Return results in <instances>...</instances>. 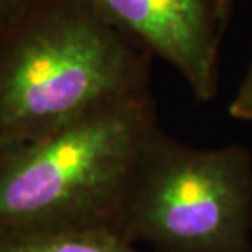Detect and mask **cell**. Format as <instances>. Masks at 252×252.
Here are the masks:
<instances>
[{
	"instance_id": "cell-8",
	"label": "cell",
	"mask_w": 252,
	"mask_h": 252,
	"mask_svg": "<svg viewBox=\"0 0 252 252\" xmlns=\"http://www.w3.org/2000/svg\"><path fill=\"white\" fill-rule=\"evenodd\" d=\"M231 2H233V3H236V0H231Z\"/></svg>"
},
{
	"instance_id": "cell-2",
	"label": "cell",
	"mask_w": 252,
	"mask_h": 252,
	"mask_svg": "<svg viewBox=\"0 0 252 252\" xmlns=\"http://www.w3.org/2000/svg\"><path fill=\"white\" fill-rule=\"evenodd\" d=\"M159 131L146 90L0 153V231L117 229L136 170Z\"/></svg>"
},
{
	"instance_id": "cell-1",
	"label": "cell",
	"mask_w": 252,
	"mask_h": 252,
	"mask_svg": "<svg viewBox=\"0 0 252 252\" xmlns=\"http://www.w3.org/2000/svg\"><path fill=\"white\" fill-rule=\"evenodd\" d=\"M151 61L89 0H41L0 32V153L149 90Z\"/></svg>"
},
{
	"instance_id": "cell-6",
	"label": "cell",
	"mask_w": 252,
	"mask_h": 252,
	"mask_svg": "<svg viewBox=\"0 0 252 252\" xmlns=\"http://www.w3.org/2000/svg\"><path fill=\"white\" fill-rule=\"evenodd\" d=\"M229 115L239 122H252V61L229 102Z\"/></svg>"
},
{
	"instance_id": "cell-3",
	"label": "cell",
	"mask_w": 252,
	"mask_h": 252,
	"mask_svg": "<svg viewBox=\"0 0 252 252\" xmlns=\"http://www.w3.org/2000/svg\"><path fill=\"white\" fill-rule=\"evenodd\" d=\"M117 229L160 252H248L251 151L196 149L160 129L141 159Z\"/></svg>"
},
{
	"instance_id": "cell-5",
	"label": "cell",
	"mask_w": 252,
	"mask_h": 252,
	"mask_svg": "<svg viewBox=\"0 0 252 252\" xmlns=\"http://www.w3.org/2000/svg\"><path fill=\"white\" fill-rule=\"evenodd\" d=\"M0 252H141L108 226L0 231Z\"/></svg>"
},
{
	"instance_id": "cell-7",
	"label": "cell",
	"mask_w": 252,
	"mask_h": 252,
	"mask_svg": "<svg viewBox=\"0 0 252 252\" xmlns=\"http://www.w3.org/2000/svg\"><path fill=\"white\" fill-rule=\"evenodd\" d=\"M41 0H0V32L38 5Z\"/></svg>"
},
{
	"instance_id": "cell-4",
	"label": "cell",
	"mask_w": 252,
	"mask_h": 252,
	"mask_svg": "<svg viewBox=\"0 0 252 252\" xmlns=\"http://www.w3.org/2000/svg\"><path fill=\"white\" fill-rule=\"evenodd\" d=\"M103 18L151 56L180 72L196 100L218 94L220 51L231 0H89Z\"/></svg>"
}]
</instances>
